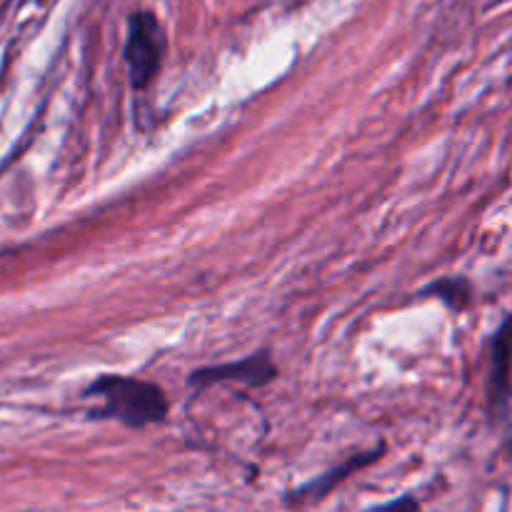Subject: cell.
I'll list each match as a JSON object with an SVG mask.
<instances>
[{"label":"cell","mask_w":512,"mask_h":512,"mask_svg":"<svg viewBox=\"0 0 512 512\" xmlns=\"http://www.w3.org/2000/svg\"><path fill=\"white\" fill-rule=\"evenodd\" d=\"M83 398L100 400L98 408L90 410V418L115 420L125 428L140 430L165 423L168 418V398L163 388L130 375H100L85 388Z\"/></svg>","instance_id":"obj_1"},{"label":"cell","mask_w":512,"mask_h":512,"mask_svg":"<svg viewBox=\"0 0 512 512\" xmlns=\"http://www.w3.org/2000/svg\"><path fill=\"white\" fill-rule=\"evenodd\" d=\"M168 38L165 28L153 10H138L128 20V38H125V63H128L130 85L135 90H148L163 68Z\"/></svg>","instance_id":"obj_2"},{"label":"cell","mask_w":512,"mask_h":512,"mask_svg":"<svg viewBox=\"0 0 512 512\" xmlns=\"http://www.w3.org/2000/svg\"><path fill=\"white\" fill-rule=\"evenodd\" d=\"M278 378V365L273 363L268 353H255L250 358L235 360V363L210 365L190 373L188 385L195 390H208L213 385L223 383H240L248 388H265Z\"/></svg>","instance_id":"obj_3"},{"label":"cell","mask_w":512,"mask_h":512,"mask_svg":"<svg viewBox=\"0 0 512 512\" xmlns=\"http://www.w3.org/2000/svg\"><path fill=\"white\" fill-rule=\"evenodd\" d=\"M385 448L380 445V448H373V450H365V453H355L353 458H348L345 463L335 465V468H330L328 473L318 475L315 480H310V483H305L303 488H298L295 493H290L288 503L290 505H303V503H318V500H323L325 495L333 493L335 488H338L340 483H345L348 478H353L355 473H360V470H365L368 465L378 463L380 458H383Z\"/></svg>","instance_id":"obj_4"},{"label":"cell","mask_w":512,"mask_h":512,"mask_svg":"<svg viewBox=\"0 0 512 512\" xmlns=\"http://www.w3.org/2000/svg\"><path fill=\"white\" fill-rule=\"evenodd\" d=\"M512 365V318L500 325L493 340V373H490V403H508Z\"/></svg>","instance_id":"obj_5"},{"label":"cell","mask_w":512,"mask_h":512,"mask_svg":"<svg viewBox=\"0 0 512 512\" xmlns=\"http://www.w3.org/2000/svg\"><path fill=\"white\" fill-rule=\"evenodd\" d=\"M423 298H438L440 303L448 305L450 310L460 313L470 305V298H473V288L465 278H443V280H435L433 285L423 290Z\"/></svg>","instance_id":"obj_6"},{"label":"cell","mask_w":512,"mask_h":512,"mask_svg":"<svg viewBox=\"0 0 512 512\" xmlns=\"http://www.w3.org/2000/svg\"><path fill=\"white\" fill-rule=\"evenodd\" d=\"M365 512H420V500L413 498V495H403V498H395L390 503L375 505V508Z\"/></svg>","instance_id":"obj_7"}]
</instances>
